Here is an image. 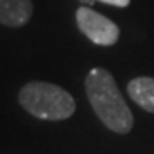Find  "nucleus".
Segmentation results:
<instances>
[{"label":"nucleus","instance_id":"7ed1b4c3","mask_svg":"<svg viewBox=\"0 0 154 154\" xmlns=\"http://www.w3.org/2000/svg\"><path fill=\"white\" fill-rule=\"evenodd\" d=\"M75 22L81 33L98 46H111L120 38V28L115 22L86 5L77 9Z\"/></svg>","mask_w":154,"mask_h":154},{"label":"nucleus","instance_id":"39448f33","mask_svg":"<svg viewBox=\"0 0 154 154\" xmlns=\"http://www.w3.org/2000/svg\"><path fill=\"white\" fill-rule=\"evenodd\" d=\"M127 93L142 110L154 113V77H135L127 86Z\"/></svg>","mask_w":154,"mask_h":154},{"label":"nucleus","instance_id":"423d86ee","mask_svg":"<svg viewBox=\"0 0 154 154\" xmlns=\"http://www.w3.org/2000/svg\"><path fill=\"white\" fill-rule=\"evenodd\" d=\"M94 2H103L106 5H113V7H128L130 0H94Z\"/></svg>","mask_w":154,"mask_h":154},{"label":"nucleus","instance_id":"20e7f679","mask_svg":"<svg viewBox=\"0 0 154 154\" xmlns=\"http://www.w3.org/2000/svg\"><path fill=\"white\" fill-rule=\"evenodd\" d=\"M31 0H0V24L9 28H21L33 16Z\"/></svg>","mask_w":154,"mask_h":154},{"label":"nucleus","instance_id":"f257e3e1","mask_svg":"<svg viewBox=\"0 0 154 154\" xmlns=\"http://www.w3.org/2000/svg\"><path fill=\"white\" fill-rule=\"evenodd\" d=\"M84 84L89 103L103 125L116 134L130 132L134 127V115L110 72L96 67L89 70Z\"/></svg>","mask_w":154,"mask_h":154},{"label":"nucleus","instance_id":"f03ea898","mask_svg":"<svg viewBox=\"0 0 154 154\" xmlns=\"http://www.w3.org/2000/svg\"><path fill=\"white\" fill-rule=\"evenodd\" d=\"M19 105L39 120L60 122L75 113V99L63 88L43 81H31L19 91Z\"/></svg>","mask_w":154,"mask_h":154}]
</instances>
